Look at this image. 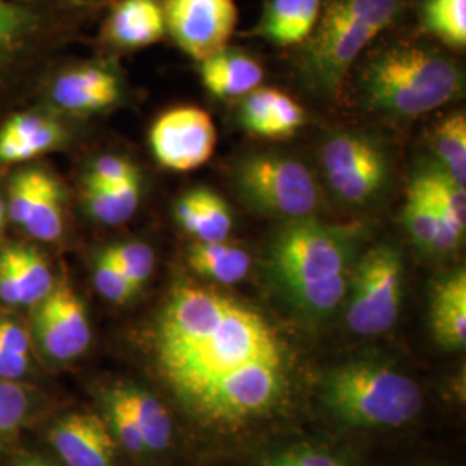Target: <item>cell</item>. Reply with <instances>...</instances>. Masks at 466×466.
Wrapping results in <instances>:
<instances>
[{
  "mask_svg": "<svg viewBox=\"0 0 466 466\" xmlns=\"http://www.w3.org/2000/svg\"><path fill=\"white\" fill-rule=\"evenodd\" d=\"M0 2H16V4H23V2H32V0H0Z\"/></svg>",
  "mask_w": 466,
  "mask_h": 466,
  "instance_id": "cell-45",
  "label": "cell"
},
{
  "mask_svg": "<svg viewBox=\"0 0 466 466\" xmlns=\"http://www.w3.org/2000/svg\"><path fill=\"white\" fill-rule=\"evenodd\" d=\"M177 219L185 232L200 242H221L232 232V213L227 202L206 188L192 190L177 202Z\"/></svg>",
  "mask_w": 466,
  "mask_h": 466,
  "instance_id": "cell-17",
  "label": "cell"
},
{
  "mask_svg": "<svg viewBox=\"0 0 466 466\" xmlns=\"http://www.w3.org/2000/svg\"><path fill=\"white\" fill-rule=\"evenodd\" d=\"M237 194L250 209L285 219L313 217L318 190L311 171L280 154H254L233 171Z\"/></svg>",
  "mask_w": 466,
  "mask_h": 466,
  "instance_id": "cell-6",
  "label": "cell"
},
{
  "mask_svg": "<svg viewBox=\"0 0 466 466\" xmlns=\"http://www.w3.org/2000/svg\"><path fill=\"white\" fill-rule=\"evenodd\" d=\"M94 283L100 294L111 302H127L134 298L135 287L104 250L94 268Z\"/></svg>",
  "mask_w": 466,
  "mask_h": 466,
  "instance_id": "cell-33",
  "label": "cell"
},
{
  "mask_svg": "<svg viewBox=\"0 0 466 466\" xmlns=\"http://www.w3.org/2000/svg\"><path fill=\"white\" fill-rule=\"evenodd\" d=\"M404 221L413 240L423 249L441 252L442 221L439 217L431 188L420 173L410 185L404 208Z\"/></svg>",
  "mask_w": 466,
  "mask_h": 466,
  "instance_id": "cell-21",
  "label": "cell"
},
{
  "mask_svg": "<svg viewBox=\"0 0 466 466\" xmlns=\"http://www.w3.org/2000/svg\"><path fill=\"white\" fill-rule=\"evenodd\" d=\"M137 175L138 171L127 159H121L117 156H102L90 169L86 184L113 187V185L123 184Z\"/></svg>",
  "mask_w": 466,
  "mask_h": 466,
  "instance_id": "cell-36",
  "label": "cell"
},
{
  "mask_svg": "<svg viewBox=\"0 0 466 466\" xmlns=\"http://www.w3.org/2000/svg\"><path fill=\"white\" fill-rule=\"evenodd\" d=\"M38 26L32 9L16 2H0V63L9 59Z\"/></svg>",
  "mask_w": 466,
  "mask_h": 466,
  "instance_id": "cell-27",
  "label": "cell"
},
{
  "mask_svg": "<svg viewBox=\"0 0 466 466\" xmlns=\"http://www.w3.org/2000/svg\"><path fill=\"white\" fill-rule=\"evenodd\" d=\"M433 149L441 167L454 182H466V119L465 115L454 113L446 117L433 135Z\"/></svg>",
  "mask_w": 466,
  "mask_h": 466,
  "instance_id": "cell-24",
  "label": "cell"
},
{
  "mask_svg": "<svg viewBox=\"0 0 466 466\" xmlns=\"http://www.w3.org/2000/svg\"><path fill=\"white\" fill-rule=\"evenodd\" d=\"M280 454L292 466H346L332 454L309 448V446L280 451Z\"/></svg>",
  "mask_w": 466,
  "mask_h": 466,
  "instance_id": "cell-38",
  "label": "cell"
},
{
  "mask_svg": "<svg viewBox=\"0 0 466 466\" xmlns=\"http://www.w3.org/2000/svg\"><path fill=\"white\" fill-rule=\"evenodd\" d=\"M404 267L389 244L368 249L352 268L346 321L358 335H379L394 327L402 300Z\"/></svg>",
  "mask_w": 466,
  "mask_h": 466,
  "instance_id": "cell-7",
  "label": "cell"
},
{
  "mask_svg": "<svg viewBox=\"0 0 466 466\" xmlns=\"http://www.w3.org/2000/svg\"><path fill=\"white\" fill-rule=\"evenodd\" d=\"M0 299L11 306L21 304V294H19V289L15 282L13 271H11V268L7 267V263L2 256H0Z\"/></svg>",
  "mask_w": 466,
  "mask_h": 466,
  "instance_id": "cell-41",
  "label": "cell"
},
{
  "mask_svg": "<svg viewBox=\"0 0 466 466\" xmlns=\"http://www.w3.org/2000/svg\"><path fill=\"white\" fill-rule=\"evenodd\" d=\"M433 337L444 350L466 346V273L456 269L435 283L431 300Z\"/></svg>",
  "mask_w": 466,
  "mask_h": 466,
  "instance_id": "cell-14",
  "label": "cell"
},
{
  "mask_svg": "<svg viewBox=\"0 0 466 466\" xmlns=\"http://www.w3.org/2000/svg\"><path fill=\"white\" fill-rule=\"evenodd\" d=\"M163 9L180 49L199 63L227 47L238 17L233 0H167Z\"/></svg>",
  "mask_w": 466,
  "mask_h": 466,
  "instance_id": "cell-9",
  "label": "cell"
},
{
  "mask_svg": "<svg viewBox=\"0 0 466 466\" xmlns=\"http://www.w3.org/2000/svg\"><path fill=\"white\" fill-rule=\"evenodd\" d=\"M273 90L275 88H254L242 104V123L250 134L273 138Z\"/></svg>",
  "mask_w": 466,
  "mask_h": 466,
  "instance_id": "cell-34",
  "label": "cell"
},
{
  "mask_svg": "<svg viewBox=\"0 0 466 466\" xmlns=\"http://www.w3.org/2000/svg\"><path fill=\"white\" fill-rule=\"evenodd\" d=\"M157 367L187 413L215 429L267 417L289 389V354L258 309L218 289L177 285L156 327Z\"/></svg>",
  "mask_w": 466,
  "mask_h": 466,
  "instance_id": "cell-1",
  "label": "cell"
},
{
  "mask_svg": "<svg viewBox=\"0 0 466 466\" xmlns=\"http://www.w3.org/2000/svg\"><path fill=\"white\" fill-rule=\"evenodd\" d=\"M35 238L50 242L63 233V198L57 184L46 175L30 217L23 225Z\"/></svg>",
  "mask_w": 466,
  "mask_h": 466,
  "instance_id": "cell-25",
  "label": "cell"
},
{
  "mask_svg": "<svg viewBox=\"0 0 466 466\" xmlns=\"http://www.w3.org/2000/svg\"><path fill=\"white\" fill-rule=\"evenodd\" d=\"M102 404H104V415H106L104 420L117 444L137 456L147 454L142 435L138 432L134 420L128 415L127 408L123 406V402L119 400L113 389H109L104 394Z\"/></svg>",
  "mask_w": 466,
  "mask_h": 466,
  "instance_id": "cell-29",
  "label": "cell"
},
{
  "mask_svg": "<svg viewBox=\"0 0 466 466\" xmlns=\"http://www.w3.org/2000/svg\"><path fill=\"white\" fill-rule=\"evenodd\" d=\"M200 76L213 96L240 97L263 82V67L242 52L223 49L200 61Z\"/></svg>",
  "mask_w": 466,
  "mask_h": 466,
  "instance_id": "cell-16",
  "label": "cell"
},
{
  "mask_svg": "<svg viewBox=\"0 0 466 466\" xmlns=\"http://www.w3.org/2000/svg\"><path fill=\"white\" fill-rule=\"evenodd\" d=\"M113 390L134 420L147 452L167 450L173 437V421L163 402L150 394L149 390L130 383L116 385Z\"/></svg>",
  "mask_w": 466,
  "mask_h": 466,
  "instance_id": "cell-18",
  "label": "cell"
},
{
  "mask_svg": "<svg viewBox=\"0 0 466 466\" xmlns=\"http://www.w3.org/2000/svg\"><path fill=\"white\" fill-rule=\"evenodd\" d=\"M361 92L371 109L418 116L435 111L461 92V75L446 56L421 47L379 54L363 75Z\"/></svg>",
  "mask_w": 466,
  "mask_h": 466,
  "instance_id": "cell-4",
  "label": "cell"
},
{
  "mask_svg": "<svg viewBox=\"0 0 466 466\" xmlns=\"http://www.w3.org/2000/svg\"><path fill=\"white\" fill-rule=\"evenodd\" d=\"M63 138V128L54 123L47 121L44 128H40L34 135L15 140V142H0V161L4 163H19L26 159H34L42 152L56 147Z\"/></svg>",
  "mask_w": 466,
  "mask_h": 466,
  "instance_id": "cell-31",
  "label": "cell"
},
{
  "mask_svg": "<svg viewBox=\"0 0 466 466\" xmlns=\"http://www.w3.org/2000/svg\"><path fill=\"white\" fill-rule=\"evenodd\" d=\"M17 466H56L52 465L47 460H42V458H30V460H25L23 463H19Z\"/></svg>",
  "mask_w": 466,
  "mask_h": 466,
  "instance_id": "cell-43",
  "label": "cell"
},
{
  "mask_svg": "<svg viewBox=\"0 0 466 466\" xmlns=\"http://www.w3.org/2000/svg\"><path fill=\"white\" fill-rule=\"evenodd\" d=\"M263 466H292L285 458H283L280 452H277V454H271V456H268L265 458V461H263Z\"/></svg>",
  "mask_w": 466,
  "mask_h": 466,
  "instance_id": "cell-42",
  "label": "cell"
},
{
  "mask_svg": "<svg viewBox=\"0 0 466 466\" xmlns=\"http://www.w3.org/2000/svg\"><path fill=\"white\" fill-rule=\"evenodd\" d=\"M47 117L40 116V115H19L15 116L11 121L5 123V127L0 132V142H15L26 138L35 132H38L40 128H44L47 125Z\"/></svg>",
  "mask_w": 466,
  "mask_h": 466,
  "instance_id": "cell-37",
  "label": "cell"
},
{
  "mask_svg": "<svg viewBox=\"0 0 466 466\" xmlns=\"http://www.w3.org/2000/svg\"><path fill=\"white\" fill-rule=\"evenodd\" d=\"M273 138L294 135L304 125V111L299 104L279 90H273Z\"/></svg>",
  "mask_w": 466,
  "mask_h": 466,
  "instance_id": "cell-35",
  "label": "cell"
},
{
  "mask_svg": "<svg viewBox=\"0 0 466 466\" xmlns=\"http://www.w3.org/2000/svg\"><path fill=\"white\" fill-rule=\"evenodd\" d=\"M30 367V358L21 356L13 350L0 346V379L2 380H17Z\"/></svg>",
  "mask_w": 466,
  "mask_h": 466,
  "instance_id": "cell-40",
  "label": "cell"
},
{
  "mask_svg": "<svg viewBox=\"0 0 466 466\" xmlns=\"http://www.w3.org/2000/svg\"><path fill=\"white\" fill-rule=\"evenodd\" d=\"M323 167L333 192L356 206L375 199L389 178L385 150L367 135H333L323 147Z\"/></svg>",
  "mask_w": 466,
  "mask_h": 466,
  "instance_id": "cell-8",
  "label": "cell"
},
{
  "mask_svg": "<svg viewBox=\"0 0 466 466\" xmlns=\"http://www.w3.org/2000/svg\"><path fill=\"white\" fill-rule=\"evenodd\" d=\"M165 9L157 0H121L107 21V35L119 47L138 49L163 38Z\"/></svg>",
  "mask_w": 466,
  "mask_h": 466,
  "instance_id": "cell-15",
  "label": "cell"
},
{
  "mask_svg": "<svg viewBox=\"0 0 466 466\" xmlns=\"http://www.w3.org/2000/svg\"><path fill=\"white\" fill-rule=\"evenodd\" d=\"M0 346L21 356H30L28 335L17 323L5 318H0Z\"/></svg>",
  "mask_w": 466,
  "mask_h": 466,
  "instance_id": "cell-39",
  "label": "cell"
},
{
  "mask_svg": "<svg viewBox=\"0 0 466 466\" xmlns=\"http://www.w3.org/2000/svg\"><path fill=\"white\" fill-rule=\"evenodd\" d=\"M321 400L333 417L360 429H398L421 413L413 379L375 360L335 367L321 380Z\"/></svg>",
  "mask_w": 466,
  "mask_h": 466,
  "instance_id": "cell-3",
  "label": "cell"
},
{
  "mask_svg": "<svg viewBox=\"0 0 466 466\" xmlns=\"http://www.w3.org/2000/svg\"><path fill=\"white\" fill-rule=\"evenodd\" d=\"M140 202L138 175L113 187L86 184V206L90 215L104 225H117L134 217Z\"/></svg>",
  "mask_w": 466,
  "mask_h": 466,
  "instance_id": "cell-23",
  "label": "cell"
},
{
  "mask_svg": "<svg viewBox=\"0 0 466 466\" xmlns=\"http://www.w3.org/2000/svg\"><path fill=\"white\" fill-rule=\"evenodd\" d=\"M30 411L28 392L15 380L0 379V450L15 439Z\"/></svg>",
  "mask_w": 466,
  "mask_h": 466,
  "instance_id": "cell-28",
  "label": "cell"
},
{
  "mask_svg": "<svg viewBox=\"0 0 466 466\" xmlns=\"http://www.w3.org/2000/svg\"><path fill=\"white\" fill-rule=\"evenodd\" d=\"M2 223H4V206L0 202V227H2Z\"/></svg>",
  "mask_w": 466,
  "mask_h": 466,
  "instance_id": "cell-44",
  "label": "cell"
},
{
  "mask_svg": "<svg viewBox=\"0 0 466 466\" xmlns=\"http://www.w3.org/2000/svg\"><path fill=\"white\" fill-rule=\"evenodd\" d=\"M49 439L66 466H115L117 442L99 415L71 413L52 427Z\"/></svg>",
  "mask_w": 466,
  "mask_h": 466,
  "instance_id": "cell-12",
  "label": "cell"
},
{
  "mask_svg": "<svg viewBox=\"0 0 466 466\" xmlns=\"http://www.w3.org/2000/svg\"><path fill=\"white\" fill-rule=\"evenodd\" d=\"M150 146L157 161L175 171L202 167L217 147V128L199 107L171 109L150 130Z\"/></svg>",
  "mask_w": 466,
  "mask_h": 466,
  "instance_id": "cell-10",
  "label": "cell"
},
{
  "mask_svg": "<svg viewBox=\"0 0 466 466\" xmlns=\"http://www.w3.org/2000/svg\"><path fill=\"white\" fill-rule=\"evenodd\" d=\"M356 244L354 225H332L313 217L287 219L269 242L268 269L296 309L323 319L348 296Z\"/></svg>",
  "mask_w": 466,
  "mask_h": 466,
  "instance_id": "cell-2",
  "label": "cell"
},
{
  "mask_svg": "<svg viewBox=\"0 0 466 466\" xmlns=\"http://www.w3.org/2000/svg\"><path fill=\"white\" fill-rule=\"evenodd\" d=\"M34 325L40 346L56 361L82 356L92 340L84 302L67 283L54 287L38 302Z\"/></svg>",
  "mask_w": 466,
  "mask_h": 466,
  "instance_id": "cell-11",
  "label": "cell"
},
{
  "mask_svg": "<svg viewBox=\"0 0 466 466\" xmlns=\"http://www.w3.org/2000/svg\"><path fill=\"white\" fill-rule=\"evenodd\" d=\"M11 268L15 282H16L21 304H38L46 299L54 289L52 275L46 259L30 248H9L0 252Z\"/></svg>",
  "mask_w": 466,
  "mask_h": 466,
  "instance_id": "cell-22",
  "label": "cell"
},
{
  "mask_svg": "<svg viewBox=\"0 0 466 466\" xmlns=\"http://www.w3.org/2000/svg\"><path fill=\"white\" fill-rule=\"evenodd\" d=\"M400 13V0H330L308 52L317 88L337 92L358 56Z\"/></svg>",
  "mask_w": 466,
  "mask_h": 466,
  "instance_id": "cell-5",
  "label": "cell"
},
{
  "mask_svg": "<svg viewBox=\"0 0 466 466\" xmlns=\"http://www.w3.org/2000/svg\"><path fill=\"white\" fill-rule=\"evenodd\" d=\"M321 0H269L261 34L280 46H292L313 34Z\"/></svg>",
  "mask_w": 466,
  "mask_h": 466,
  "instance_id": "cell-19",
  "label": "cell"
},
{
  "mask_svg": "<svg viewBox=\"0 0 466 466\" xmlns=\"http://www.w3.org/2000/svg\"><path fill=\"white\" fill-rule=\"evenodd\" d=\"M119 96L116 76L104 67L85 66L65 73L52 88V97L73 113L100 111L115 104Z\"/></svg>",
  "mask_w": 466,
  "mask_h": 466,
  "instance_id": "cell-13",
  "label": "cell"
},
{
  "mask_svg": "<svg viewBox=\"0 0 466 466\" xmlns=\"http://www.w3.org/2000/svg\"><path fill=\"white\" fill-rule=\"evenodd\" d=\"M188 265L208 280L232 285L248 277L250 256L238 246L221 242H200L192 244L188 249Z\"/></svg>",
  "mask_w": 466,
  "mask_h": 466,
  "instance_id": "cell-20",
  "label": "cell"
},
{
  "mask_svg": "<svg viewBox=\"0 0 466 466\" xmlns=\"http://www.w3.org/2000/svg\"><path fill=\"white\" fill-rule=\"evenodd\" d=\"M106 252L134 285L135 290H140L142 285L149 280L156 259H154V252L147 244L123 242L106 249Z\"/></svg>",
  "mask_w": 466,
  "mask_h": 466,
  "instance_id": "cell-30",
  "label": "cell"
},
{
  "mask_svg": "<svg viewBox=\"0 0 466 466\" xmlns=\"http://www.w3.org/2000/svg\"><path fill=\"white\" fill-rule=\"evenodd\" d=\"M46 175L47 173L38 169H28L13 178L9 187V217L13 218L17 225L23 227L30 217V211L34 208Z\"/></svg>",
  "mask_w": 466,
  "mask_h": 466,
  "instance_id": "cell-32",
  "label": "cell"
},
{
  "mask_svg": "<svg viewBox=\"0 0 466 466\" xmlns=\"http://www.w3.org/2000/svg\"><path fill=\"white\" fill-rule=\"evenodd\" d=\"M423 17L429 30L442 42L465 47L466 0H427Z\"/></svg>",
  "mask_w": 466,
  "mask_h": 466,
  "instance_id": "cell-26",
  "label": "cell"
}]
</instances>
